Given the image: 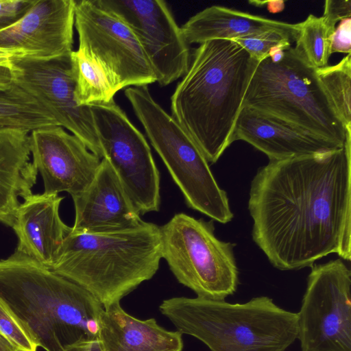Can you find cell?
<instances>
[{
    "label": "cell",
    "mask_w": 351,
    "mask_h": 351,
    "mask_svg": "<svg viewBox=\"0 0 351 351\" xmlns=\"http://www.w3.org/2000/svg\"><path fill=\"white\" fill-rule=\"evenodd\" d=\"M335 28L322 16L309 14L299 23L295 48L312 66L318 69L328 66L331 53V36Z\"/></svg>",
    "instance_id": "cell-23"
},
{
    "label": "cell",
    "mask_w": 351,
    "mask_h": 351,
    "mask_svg": "<svg viewBox=\"0 0 351 351\" xmlns=\"http://www.w3.org/2000/svg\"><path fill=\"white\" fill-rule=\"evenodd\" d=\"M34 0H0V30L14 24L27 12Z\"/></svg>",
    "instance_id": "cell-28"
},
{
    "label": "cell",
    "mask_w": 351,
    "mask_h": 351,
    "mask_svg": "<svg viewBox=\"0 0 351 351\" xmlns=\"http://www.w3.org/2000/svg\"><path fill=\"white\" fill-rule=\"evenodd\" d=\"M243 108L341 147L351 137V130L339 117L317 69L295 47L287 49L278 62L269 57L258 62Z\"/></svg>",
    "instance_id": "cell-6"
},
{
    "label": "cell",
    "mask_w": 351,
    "mask_h": 351,
    "mask_svg": "<svg viewBox=\"0 0 351 351\" xmlns=\"http://www.w3.org/2000/svg\"><path fill=\"white\" fill-rule=\"evenodd\" d=\"M32 162L40 174L43 193L83 192L94 178L101 160L73 134L58 125L35 129L29 134Z\"/></svg>",
    "instance_id": "cell-14"
},
{
    "label": "cell",
    "mask_w": 351,
    "mask_h": 351,
    "mask_svg": "<svg viewBox=\"0 0 351 351\" xmlns=\"http://www.w3.org/2000/svg\"><path fill=\"white\" fill-rule=\"evenodd\" d=\"M235 141L248 143L264 153L269 161L341 147L335 143L300 132L247 108H243L237 118L233 133V142Z\"/></svg>",
    "instance_id": "cell-18"
},
{
    "label": "cell",
    "mask_w": 351,
    "mask_h": 351,
    "mask_svg": "<svg viewBox=\"0 0 351 351\" xmlns=\"http://www.w3.org/2000/svg\"><path fill=\"white\" fill-rule=\"evenodd\" d=\"M124 93L188 206L221 223L231 221L227 193L186 132L154 99L147 86L128 87Z\"/></svg>",
    "instance_id": "cell-7"
},
{
    "label": "cell",
    "mask_w": 351,
    "mask_h": 351,
    "mask_svg": "<svg viewBox=\"0 0 351 351\" xmlns=\"http://www.w3.org/2000/svg\"><path fill=\"white\" fill-rule=\"evenodd\" d=\"M258 61L232 40L199 44L171 97L172 117L215 163L233 133Z\"/></svg>",
    "instance_id": "cell-2"
},
{
    "label": "cell",
    "mask_w": 351,
    "mask_h": 351,
    "mask_svg": "<svg viewBox=\"0 0 351 351\" xmlns=\"http://www.w3.org/2000/svg\"><path fill=\"white\" fill-rule=\"evenodd\" d=\"M182 335L162 328L154 318L142 320L128 314L120 302L104 308L99 319L103 351H182Z\"/></svg>",
    "instance_id": "cell-19"
},
{
    "label": "cell",
    "mask_w": 351,
    "mask_h": 351,
    "mask_svg": "<svg viewBox=\"0 0 351 351\" xmlns=\"http://www.w3.org/2000/svg\"><path fill=\"white\" fill-rule=\"evenodd\" d=\"M58 125L53 115L0 66V126L31 131ZM59 126V125H58Z\"/></svg>",
    "instance_id": "cell-22"
},
{
    "label": "cell",
    "mask_w": 351,
    "mask_h": 351,
    "mask_svg": "<svg viewBox=\"0 0 351 351\" xmlns=\"http://www.w3.org/2000/svg\"><path fill=\"white\" fill-rule=\"evenodd\" d=\"M1 298L45 351L98 337L102 304L88 291L15 250L0 260Z\"/></svg>",
    "instance_id": "cell-3"
},
{
    "label": "cell",
    "mask_w": 351,
    "mask_h": 351,
    "mask_svg": "<svg viewBox=\"0 0 351 351\" xmlns=\"http://www.w3.org/2000/svg\"><path fill=\"white\" fill-rule=\"evenodd\" d=\"M74 0H34L16 23L0 30V50L12 56L51 59L73 51Z\"/></svg>",
    "instance_id": "cell-15"
},
{
    "label": "cell",
    "mask_w": 351,
    "mask_h": 351,
    "mask_svg": "<svg viewBox=\"0 0 351 351\" xmlns=\"http://www.w3.org/2000/svg\"><path fill=\"white\" fill-rule=\"evenodd\" d=\"M75 77V97L80 106L109 102L114 94L99 70L80 52L71 53Z\"/></svg>",
    "instance_id": "cell-24"
},
{
    "label": "cell",
    "mask_w": 351,
    "mask_h": 351,
    "mask_svg": "<svg viewBox=\"0 0 351 351\" xmlns=\"http://www.w3.org/2000/svg\"><path fill=\"white\" fill-rule=\"evenodd\" d=\"M162 258L160 226L142 220L110 232L71 228L50 270L85 289L106 308L151 279Z\"/></svg>",
    "instance_id": "cell-4"
},
{
    "label": "cell",
    "mask_w": 351,
    "mask_h": 351,
    "mask_svg": "<svg viewBox=\"0 0 351 351\" xmlns=\"http://www.w3.org/2000/svg\"><path fill=\"white\" fill-rule=\"evenodd\" d=\"M77 51L99 70L115 95L156 82V76L131 29L97 0L75 1Z\"/></svg>",
    "instance_id": "cell-9"
},
{
    "label": "cell",
    "mask_w": 351,
    "mask_h": 351,
    "mask_svg": "<svg viewBox=\"0 0 351 351\" xmlns=\"http://www.w3.org/2000/svg\"><path fill=\"white\" fill-rule=\"evenodd\" d=\"M64 351H103L98 337L81 339L64 347Z\"/></svg>",
    "instance_id": "cell-31"
},
{
    "label": "cell",
    "mask_w": 351,
    "mask_h": 351,
    "mask_svg": "<svg viewBox=\"0 0 351 351\" xmlns=\"http://www.w3.org/2000/svg\"><path fill=\"white\" fill-rule=\"evenodd\" d=\"M103 158L143 215L160 208V174L143 134L114 99L89 105Z\"/></svg>",
    "instance_id": "cell-10"
},
{
    "label": "cell",
    "mask_w": 351,
    "mask_h": 351,
    "mask_svg": "<svg viewBox=\"0 0 351 351\" xmlns=\"http://www.w3.org/2000/svg\"><path fill=\"white\" fill-rule=\"evenodd\" d=\"M64 197L32 193L19 206L12 226L18 238L16 251L51 269L71 227L62 220L59 209Z\"/></svg>",
    "instance_id": "cell-17"
},
{
    "label": "cell",
    "mask_w": 351,
    "mask_h": 351,
    "mask_svg": "<svg viewBox=\"0 0 351 351\" xmlns=\"http://www.w3.org/2000/svg\"><path fill=\"white\" fill-rule=\"evenodd\" d=\"M190 45L215 39L234 40L269 31L287 34L296 40L299 23L267 19L220 5H212L191 17L181 27Z\"/></svg>",
    "instance_id": "cell-21"
},
{
    "label": "cell",
    "mask_w": 351,
    "mask_h": 351,
    "mask_svg": "<svg viewBox=\"0 0 351 351\" xmlns=\"http://www.w3.org/2000/svg\"><path fill=\"white\" fill-rule=\"evenodd\" d=\"M285 3L284 1H267L266 6L270 12L277 13L283 10Z\"/></svg>",
    "instance_id": "cell-33"
},
{
    "label": "cell",
    "mask_w": 351,
    "mask_h": 351,
    "mask_svg": "<svg viewBox=\"0 0 351 351\" xmlns=\"http://www.w3.org/2000/svg\"><path fill=\"white\" fill-rule=\"evenodd\" d=\"M72 199L75 215L71 230L74 232H110L133 228L142 221L114 171L104 158L88 186Z\"/></svg>",
    "instance_id": "cell-16"
},
{
    "label": "cell",
    "mask_w": 351,
    "mask_h": 351,
    "mask_svg": "<svg viewBox=\"0 0 351 351\" xmlns=\"http://www.w3.org/2000/svg\"><path fill=\"white\" fill-rule=\"evenodd\" d=\"M0 333L21 351H37V338L0 298Z\"/></svg>",
    "instance_id": "cell-26"
},
{
    "label": "cell",
    "mask_w": 351,
    "mask_h": 351,
    "mask_svg": "<svg viewBox=\"0 0 351 351\" xmlns=\"http://www.w3.org/2000/svg\"><path fill=\"white\" fill-rule=\"evenodd\" d=\"M330 51L333 53L351 52V18L340 21L331 36Z\"/></svg>",
    "instance_id": "cell-29"
},
{
    "label": "cell",
    "mask_w": 351,
    "mask_h": 351,
    "mask_svg": "<svg viewBox=\"0 0 351 351\" xmlns=\"http://www.w3.org/2000/svg\"><path fill=\"white\" fill-rule=\"evenodd\" d=\"M71 53L51 59L12 56L8 70L16 84L46 108L59 126L102 159L90 106H80L75 97Z\"/></svg>",
    "instance_id": "cell-12"
},
{
    "label": "cell",
    "mask_w": 351,
    "mask_h": 351,
    "mask_svg": "<svg viewBox=\"0 0 351 351\" xmlns=\"http://www.w3.org/2000/svg\"><path fill=\"white\" fill-rule=\"evenodd\" d=\"M29 132L0 126V222L12 227L19 197L33 193L38 171L30 160Z\"/></svg>",
    "instance_id": "cell-20"
},
{
    "label": "cell",
    "mask_w": 351,
    "mask_h": 351,
    "mask_svg": "<svg viewBox=\"0 0 351 351\" xmlns=\"http://www.w3.org/2000/svg\"><path fill=\"white\" fill-rule=\"evenodd\" d=\"M351 16L350 0H327L322 16L325 22L335 28L337 22Z\"/></svg>",
    "instance_id": "cell-30"
},
{
    "label": "cell",
    "mask_w": 351,
    "mask_h": 351,
    "mask_svg": "<svg viewBox=\"0 0 351 351\" xmlns=\"http://www.w3.org/2000/svg\"><path fill=\"white\" fill-rule=\"evenodd\" d=\"M242 47L258 62L268 57L270 50L276 47L288 49L295 39L291 36L278 31H269L261 34L232 40Z\"/></svg>",
    "instance_id": "cell-27"
},
{
    "label": "cell",
    "mask_w": 351,
    "mask_h": 351,
    "mask_svg": "<svg viewBox=\"0 0 351 351\" xmlns=\"http://www.w3.org/2000/svg\"><path fill=\"white\" fill-rule=\"evenodd\" d=\"M297 314L301 351H351V271L341 258L311 266Z\"/></svg>",
    "instance_id": "cell-11"
},
{
    "label": "cell",
    "mask_w": 351,
    "mask_h": 351,
    "mask_svg": "<svg viewBox=\"0 0 351 351\" xmlns=\"http://www.w3.org/2000/svg\"><path fill=\"white\" fill-rule=\"evenodd\" d=\"M160 313L211 351H286L298 339V314L267 296L244 303L186 297L164 300Z\"/></svg>",
    "instance_id": "cell-5"
},
{
    "label": "cell",
    "mask_w": 351,
    "mask_h": 351,
    "mask_svg": "<svg viewBox=\"0 0 351 351\" xmlns=\"http://www.w3.org/2000/svg\"><path fill=\"white\" fill-rule=\"evenodd\" d=\"M132 31L156 76L165 86L186 73L189 45L166 3L161 0H97Z\"/></svg>",
    "instance_id": "cell-13"
},
{
    "label": "cell",
    "mask_w": 351,
    "mask_h": 351,
    "mask_svg": "<svg viewBox=\"0 0 351 351\" xmlns=\"http://www.w3.org/2000/svg\"><path fill=\"white\" fill-rule=\"evenodd\" d=\"M252 236L282 271L351 258V137L340 148L269 161L254 176Z\"/></svg>",
    "instance_id": "cell-1"
},
{
    "label": "cell",
    "mask_w": 351,
    "mask_h": 351,
    "mask_svg": "<svg viewBox=\"0 0 351 351\" xmlns=\"http://www.w3.org/2000/svg\"><path fill=\"white\" fill-rule=\"evenodd\" d=\"M160 229L162 258L180 284L213 300H225L237 291L234 245L215 236L213 221L180 213Z\"/></svg>",
    "instance_id": "cell-8"
},
{
    "label": "cell",
    "mask_w": 351,
    "mask_h": 351,
    "mask_svg": "<svg viewBox=\"0 0 351 351\" xmlns=\"http://www.w3.org/2000/svg\"><path fill=\"white\" fill-rule=\"evenodd\" d=\"M10 58V55L0 50V66L8 69Z\"/></svg>",
    "instance_id": "cell-34"
},
{
    "label": "cell",
    "mask_w": 351,
    "mask_h": 351,
    "mask_svg": "<svg viewBox=\"0 0 351 351\" xmlns=\"http://www.w3.org/2000/svg\"><path fill=\"white\" fill-rule=\"evenodd\" d=\"M0 351H21L8 339L0 333Z\"/></svg>",
    "instance_id": "cell-32"
},
{
    "label": "cell",
    "mask_w": 351,
    "mask_h": 351,
    "mask_svg": "<svg viewBox=\"0 0 351 351\" xmlns=\"http://www.w3.org/2000/svg\"><path fill=\"white\" fill-rule=\"evenodd\" d=\"M317 72L341 121L351 130V53L337 64L318 69Z\"/></svg>",
    "instance_id": "cell-25"
},
{
    "label": "cell",
    "mask_w": 351,
    "mask_h": 351,
    "mask_svg": "<svg viewBox=\"0 0 351 351\" xmlns=\"http://www.w3.org/2000/svg\"><path fill=\"white\" fill-rule=\"evenodd\" d=\"M250 3L256 5V6H264L266 5L267 1H249Z\"/></svg>",
    "instance_id": "cell-35"
}]
</instances>
